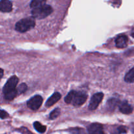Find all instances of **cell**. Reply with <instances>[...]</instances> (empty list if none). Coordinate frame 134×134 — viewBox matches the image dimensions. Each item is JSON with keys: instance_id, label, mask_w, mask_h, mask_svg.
Wrapping results in <instances>:
<instances>
[{"instance_id": "cell-1", "label": "cell", "mask_w": 134, "mask_h": 134, "mask_svg": "<svg viewBox=\"0 0 134 134\" xmlns=\"http://www.w3.org/2000/svg\"><path fill=\"white\" fill-rule=\"evenodd\" d=\"M52 11H53V9H52V7L44 4L39 7L33 9L32 11H31V14H32L34 18L43 19L50 15L52 13Z\"/></svg>"}, {"instance_id": "cell-2", "label": "cell", "mask_w": 134, "mask_h": 134, "mask_svg": "<svg viewBox=\"0 0 134 134\" xmlns=\"http://www.w3.org/2000/svg\"><path fill=\"white\" fill-rule=\"evenodd\" d=\"M35 26V22L34 18L32 17L23 18L18 21L15 26V29L19 32L24 33L31 29L34 28Z\"/></svg>"}, {"instance_id": "cell-3", "label": "cell", "mask_w": 134, "mask_h": 134, "mask_svg": "<svg viewBox=\"0 0 134 134\" xmlns=\"http://www.w3.org/2000/svg\"><path fill=\"white\" fill-rule=\"evenodd\" d=\"M87 98L88 96L85 93L81 92H75L71 103L74 106L79 107V106L82 105L86 102Z\"/></svg>"}, {"instance_id": "cell-4", "label": "cell", "mask_w": 134, "mask_h": 134, "mask_svg": "<svg viewBox=\"0 0 134 134\" xmlns=\"http://www.w3.org/2000/svg\"><path fill=\"white\" fill-rule=\"evenodd\" d=\"M18 82V77H17L16 76H12V77H10V78H9V79L7 81L5 86H4L3 89V94H7V93L9 92L16 90V86Z\"/></svg>"}, {"instance_id": "cell-5", "label": "cell", "mask_w": 134, "mask_h": 134, "mask_svg": "<svg viewBox=\"0 0 134 134\" xmlns=\"http://www.w3.org/2000/svg\"><path fill=\"white\" fill-rule=\"evenodd\" d=\"M43 103V98L41 96H35L27 102V107L32 110H37Z\"/></svg>"}, {"instance_id": "cell-6", "label": "cell", "mask_w": 134, "mask_h": 134, "mask_svg": "<svg viewBox=\"0 0 134 134\" xmlns=\"http://www.w3.org/2000/svg\"><path fill=\"white\" fill-rule=\"evenodd\" d=\"M103 96L104 95L102 92L96 93L94 94L90 99V103H89V109L92 110V111L95 110L102 101Z\"/></svg>"}, {"instance_id": "cell-7", "label": "cell", "mask_w": 134, "mask_h": 134, "mask_svg": "<svg viewBox=\"0 0 134 134\" xmlns=\"http://www.w3.org/2000/svg\"><path fill=\"white\" fill-rule=\"evenodd\" d=\"M88 132L89 134H105L102 126L98 123H94L89 126Z\"/></svg>"}, {"instance_id": "cell-8", "label": "cell", "mask_w": 134, "mask_h": 134, "mask_svg": "<svg viewBox=\"0 0 134 134\" xmlns=\"http://www.w3.org/2000/svg\"><path fill=\"white\" fill-rule=\"evenodd\" d=\"M13 9V4L9 0H1L0 1V11L3 13H9Z\"/></svg>"}, {"instance_id": "cell-9", "label": "cell", "mask_w": 134, "mask_h": 134, "mask_svg": "<svg viewBox=\"0 0 134 134\" xmlns=\"http://www.w3.org/2000/svg\"><path fill=\"white\" fill-rule=\"evenodd\" d=\"M119 110L122 113L126 114V115H129L132 113L133 111L132 106L126 101L120 103V104L119 105Z\"/></svg>"}, {"instance_id": "cell-10", "label": "cell", "mask_w": 134, "mask_h": 134, "mask_svg": "<svg viewBox=\"0 0 134 134\" xmlns=\"http://www.w3.org/2000/svg\"><path fill=\"white\" fill-rule=\"evenodd\" d=\"M128 43V38L126 35H119L115 40V44L118 48H125Z\"/></svg>"}, {"instance_id": "cell-11", "label": "cell", "mask_w": 134, "mask_h": 134, "mask_svg": "<svg viewBox=\"0 0 134 134\" xmlns=\"http://www.w3.org/2000/svg\"><path fill=\"white\" fill-rule=\"evenodd\" d=\"M61 98V94L59 92H55L51 97H50L46 102L45 106L47 107H50L54 105L56 102H58Z\"/></svg>"}, {"instance_id": "cell-12", "label": "cell", "mask_w": 134, "mask_h": 134, "mask_svg": "<svg viewBox=\"0 0 134 134\" xmlns=\"http://www.w3.org/2000/svg\"><path fill=\"white\" fill-rule=\"evenodd\" d=\"M124 81L129 83L134 82V67L126 74L124 77Z\"/></svg>"}, {"instance_id": "cell-13", "label": "cell", "mask_w": 134, "mask_h": 134, "mask_svg": "<svg viewBox=\"0 0 134 134\" xmlns=\"http://www.w3.org/2000/svg\"><path fill=\"white\" fill-rule=\"evenodd\" d=\"M47 0H32L30 3V7L32 9L37 8L39 7L44 5Z\"/></svg>"}, {"instance_id": "cell-14", "label": "cell", "mask_w": 134, "mask_h": 134, "mask_svg": "<svg viewBox=\"0 0 134 134\" xmlns=\"http://www.w3.org/2000/svg\"><path fill=\"white\" fill-rule=\"evenodd\" d=\"M34 128L39 133H44L46 131V129H47L46 126H43V124H41L39 122H35L34 123Z\"/></svg>"}, {"instance_id": "cell-15", "label": "cell", "mask_w": 134, "mask_h": 134, "mask_svg": "<svg viewBox=\"0 0 134 134\" xmlns=\"http://www.w3.org/2000/svg\"><path fill=\"white\" fill-rule=\"evenodd\" d=\"M17 95V91L16 89L14 90H13V91H10L9 92L7 93V94H4L5 96V98L7 100H12V99H14Z\"/></svg>"}, {"instance_id": "cell-16", "label": "cell", "mask_w": 134, "mask_h": 134, "mask_svg": "<svg viewBox=\"0 0 134 134\" xmlns=\"http://www.w3.org/2000/svg\"><path fill=\"white\" fill-rule=\"evenodd\" d=\"M118 103H119V101L117 99H115V98H112L109 101H108V102H107V105H108L109 109H114L115 108V107L117 105Z\"/></svg>"}, {"instance_id": "cell-17", "label": "cell", "mask_w": 134, "mask_h": 134, "mask_svg": "<svg viewBox=\"0 0 134 134\" xmlns=\"http://www.w3.org/2000/svg\"><path fill=\"white\" fill-rule=\"evenodd\" d=\"M75 91H71L69 92V94L65 96V103H71L72 100H73V96H74V94H75Z\"/></svg>"}, {"instance_id": "cell-18", "label": "cell", "mask_w": 134, "mask_h": 134, "mask_svg": "<svg viewBox=\"0 0 134 134\" xmlns=\"http://www.w3.org/2000/svg\"><path fill=\"white\" fill-rule=\"evenodd\" d=\"M60 113V110L59 108H56L54 110L52 111L50 114V119H52V120H54V119H56L58 116H59Z\"/></svg>"}, {"instance_id": "cell-19", "label": "cell", "mask_w": 134, "mask_h": 134, "mask_svg": "<svg viewBox=\"0 0 134 134\" xmlns=\"http://www.w3.org/2000/svg\"><path fill=\"white\" fill-rule=\"evenodd\" d=\"M26 90H27V85L25 83H22L21 85H20V86H18V88L16 89L17 94L24 93V92L26 91Z\"/></svg>"}, {"instance_id": "cell-20", "label": "cell", "mask_w": 134, "mask_h": 134, "mask_svg": "<svg viewBox=\"0 0 134 134\" xmlns=\"http://www.w3.org/2000/svg\"><path fill=\"white\" fill-rule=\"evenodd\" d=\"M71 134H87L85 130L79 128L72 129L71 130Z\"/></svg>"}, {"instance_id": "cell-21", "label": "cell", "mask_w": 134, "mask_h": 134, "mask_svg": "<svg viewBox=\"0 0 134 134\" xmlns=\"http://www.w3.org/2000/svg\"><path fill=\"white\" fill-rule=\"evenodd\" d=\"M8 116H9V115H8V113L6 111L0 109V118H1V119H6V118H7Z\"/></svg>"}, {"instance_id": "cell-22", "label": "cell", "mask_w": 134, "mask_h": 134, "mask_svg": "<svg viewBox=\"0 0 134 134\" xmlns=\"http://www.w3.org/2000/svg\"><path fill=\"white\" fill-rule=\"evenodd\" d=\"M118 132L119 133H126V129L124 126H120L117 129Z\"/></svg>"}, {"instance_id": "cell-23", "label": "cell", "mask_w": 134, "mask_h": 134, "mask_svg": "<svg viewBox=\"0 0 134 134\" xmlns=\"http://www.w3.org/2000/svg\"><path fill=\"white\" fill-rule=\"evenodd\" d=\"M3 75V70L2 69H1V68H0V79L2 78Z\"/></svg>"}, {"instance_id": "cell-24", "label": "cell", "mask_w": 134, "mask_h": 134, "mask_svg": "<svg viewBox=\"0 0 134 134\" xmlns=\"http://www.w3.org/2000/svg\"><path fill=\"white\" fill-rule=\"evenodd\" d=\"M132 37H133L134 38V33H133V34H132Z\"/></svg>"}, {"instance_id": "cell-25", "label": "cell", "mask_w": 134, "mask_h": 134, "mask_svg": "<svg viewBox=\"0 0 134 134\" xmlns=\"http://www.w3.org/2000/svg\"><path fill=\"white\" fill-rule=\"evenodd\" d=\"M133 132H134V126H133Z\"/></svg>"}]
</instances>
